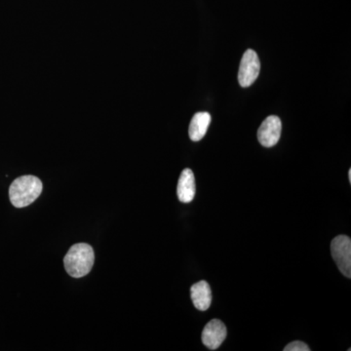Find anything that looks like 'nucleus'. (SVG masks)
I'll return each mask as SVG.
<instances>
[{
    "instance_id": "f257e3e1",
    "label": "nucleus",
    "mask_w": 351,
    "mask_h": 351,
    "mask_svg": "<svg viewBox=\"0 0 351 351\" xmlns=\"http://www.w3.org/2000/svg\"><path fill=\"white\" fill-rule=\"evenodd\" d=\"M43 184L36 176L25 175L17 178L9 188V197L16 208L29 206L43 193Z\"/></svg>"
},
{
    "instance_id": "f03ea898",
    "label": "nucleus",
    "mask_w": 351,
    "mask_h": 351,
    "mask_svg": "<svg viewBox=\"0 0 351 351\" xmlns=\"http://www.w3.org/2000/svg\"><path fill=\"white\" fill-rule=\"evenodd\" d=\"M94 262L93 248L86 243L73 245L64 258V269L75 278L87 276L91 271Z\"/></svg>"
},
{
    "instance_id": "7ed1b4c3",
    "label": "nucleus",
    "mask_w": 351,
    "mask_h": 351,
    "mask_svg": "<svg viewBox=\"0 0 351 351\" xmlns=\"http://www.w3.org/2000/svg\"><path fill=\"white\" fill-rule=\"evenodd\" d=\"M332 257L339 271L348 278L351 276V240L346 235H339L331 242Z\"/></svg>"
},
{
    "instance_id": "20e7f679",
    "label": "nucleus",
    "mask_w": 351,
    "mask_h": 351,
    "mask_svg": "<svg viewBox=\"0 0 351 351\" xmlns=\"http://www.w3.org/2000/svg\"><path fill=\"white\" fill-rule=\"evenodd\" d=\"M261 63L257 53L248 49L242 57L239 71V82L241 87L251 86L260 75Z\"/></svg>"
},
{
    "instance_id": "39448f33",
    "label": "nucleus",
    "mask_w": 351,
    "mask_h": 351,
    "mask_svg": "<svg viewBox=\"0 0 351 351\" xmlns=\"http://www.w3.org/2000/svg\"><path fill=\"white\" fill-rule=\"evenodd\" d=\"M281 131H282L281 120L279 117L271 115L267 117L258 128V142L265 147H274L279 142Z\"/></svg>"
},
{
    "instance_id": "423d86ee",
    "label": "nucleus",
    "mask_w": 351,
    "mask_h": 351,
    "mask_svg": "<svg viewBox=\"0 0 351 351\" xmlns=\"http://www.w3.org/2000/svg\"><path fill=\"white\" fill-rule=\"evenodd\" d=\"M226 335L228 331H226V325L221 320H211L203 330V345L211 350H218L225 341Z\"/></svg>"
},
{
    "instance_id": "0eeeda50",
    "label": "nucleus",
    "mask_w": 351,
    "mask_h": 351,
    "mask_svg": "<svg viewBox=\"0 0 351 351\" xmlns=\"http://www.w3.org/2000/svg\"><path fill=\"white\" fill-rule=\"evenodd\" d=\"M196 184L195 174L191 169H184L178 182L177 195L182 203H189L195 198Z\"/></svg>"
},
{
    "instance_id": "6e6552de",
    "label": "nucleus",
    "mask_w": 351,
    "mask_h": 351,
    "mask_svg": "<svg viewBox=\"0 0 351 351\" xmlns=\"http://www.w3.org/2000/svg\"><path fill=\"white\" fill-rule=\"evenodd\" d=\"M191 301L198 311H205L212 304V291L206 281H199L191 286Z\"/></svg>"
},
{
    "instance_id": "1a4fd4ad",
    "label": "nucleus",
    "mask_w": 351,
    "mask_h": 351,
    "mask_svg": "<svg viewBox=\"0 0 351 351\" xmlns=\"http://www.w3.org/2000/svg\"><path fill=\"white\" fill-rule=\"evenodd\" d=\"M211 123V115L208 112H197L189 124V135L193 142H199L206 135Z\"/></svg>"
},
{
    "instance_id": "9d476101",
    "label": "nucleus",
    "mask_w": 351,
    "mask_h": 351,
    "mask_svg": "<svg viewBox=\"0 0 351 351\" xmlns=\"http://www.w3.org/2000/svg\"><path fill=\"white\" fill-rule=\"evenodd\" d=\"M311 348L301 341H295L284 348V351H309Z\"/></svg>"
},
{
    "instance_id": "9b49d317",
    "label": "nucleus",
    "mask_w": 351,
    "mask_h": 351,
    "mask_svg": "<svg viewBox=\"0 0 351 351\" xmlns=\"http://www.w3.org/2000/svg\"><path fill=\"white\" fill-rule=\"evenodd\" d=\"M348 179H350V182H351V169L348 171Z\"/></svg>"
}]
</instances>
